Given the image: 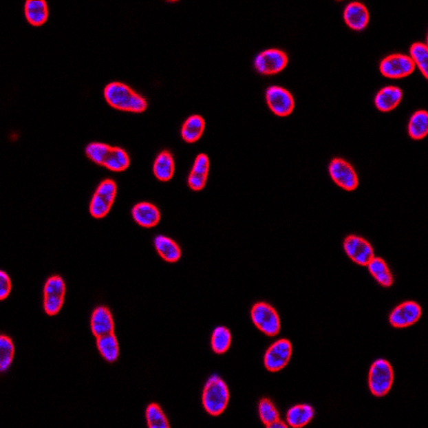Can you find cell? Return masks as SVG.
<instances>
[{
	"label": "cell",
	"mask_w": 428,
	"mask_h": 428,
	"mask_svg": "<svg viewBox=\"0 0 428 428\" xmlns=\"http://www.w3.org/2000/svg\"><path fill=\"white\" fill-rule=\"evenodd\" d=\"M104 98L113 109L130 113H144L148 107L144 96L123 83L114 82L104 88Z\"/></svg>",
	"instance_id": "1"
},
{
	"label": "cell",
	"mask_w": 428,
	"mask_h": 428,
	"mask_svg": "<svg viewBox=\"0 0 428 428\" xmlns=\"http://www.w3.org/2000/svg\"><path fill=\"white\" fill-rule=\"evenodd\" d=\"M229 400L231 393L226 383L220 376H211L202 390V400L204 409L210 416H221L226 410Z\"/></svg>",
	"instance_id": "2"
},
{
	"label": "cell",
	"mask_w": 428,
	"mask_h": 428,
	"mask_svg": "<svg viewBox=\"0 0 428 428\" xmlns=\"http://www.w3.org/2000/svg\"><path fill=\"white\" fill-rule=\"evenodd\" d=\"M394 383V370L385 359H378L370 368L368 389L376 397L389 394Z\"/></svg>",
	"instance_id": "3"
},
{
	"label": "cell",
	"mask_w": 428,
	"mask_h": 428,
	"mask_svg": "<svg viewBox=\"0 0 428 428\" xmlns=\"http://www.w3.org/2000/svg\"><path fill=\"white\" fill-rule=\"evenodd\" d=\"M250 318L254 325L267 336H277L281 332L279 313L267 302H257L254 304L250 310Z\"/></svg>",
	"instance_id": "4"
},
{
	"label": "cell",
	"mask_w": 428,
	"mask_h": 428,
	"mask_svg": "<svg viewBox=\"0 0 428 428\" xmlns=\"http://www.w3.org/2000/svg\"><path fill=\"white\" fill-rule=\"evenodd\" d=\"M117 183L106 179L96 188L89 205V212L94 219H103L111 211L117 195Z\"/></svg>",
	"instance_id": "5"
},
{
	"label": "cell",
	"mask_w": 428,
	"mask_h": 428,
	"mask_svg": "<svg viewBox=\"0 0 428 428\" xmlns=\"http://www.w3.org/2000/svg\"><path fill=\"white\" fill-rule=\"evenodd\" d=\"M65 290L67 287L61 275L48 277L43 289V308L46 315L59 314L65 304Z\"/></svg>",
	"instance_id": "6"
},
{
	"label": "cell",
	"mask_w": 428,
	"mask_h": 428,
	"mask_svg": "<svg viewBox=\"0 0 428 428\" xmlns=\"http://www.w3.org/2000/svg\"><path fill=\"white\" fill-rule=\"evenodd\" d=\"M288 55L279 48H269L256 56L254 67L259 74L271 76L284 71L288 65Z\"/></svg>",
	"instance_id": "7"
},
{
	"label": "cell",
	"mask_w": 428,
	"mask_h": 428,
	"mask_svg": "<svg viewBox=\"0 0 428 428\" xmlns=\"http://www.w3.org/2000/svg\"><path fill=\"white\" fill-rule=\"evenodd\" d=\"M381 74L391 80H400L409 76L416 70L411 58L405 54H391L381 61L379 65Z\"/></svg>",
	"instance_id": "8"
},
{
	"label": "cell",
	"mask_w": 428,
	"mask_h": 428,
	"mask_svg": "<svg viewBox=\"0 0 428 428\" xmlns=\"http://www.w3.org/2000/svg\"><path fill=\"white\" fill-rule=\"evenodd\" d=\"M292 344L287 339H281L273 343L266 352L264 364L267 371L277 373L283 371L291 360Z\"/></svg>",
	"instance_id": "9"
},
{
	"label": "cell",
	"mask_w": 428,
	"mask_h": 428,
	"mask_svg": "<svg viewBox=\"0 0 428 428\" xmlns=\"http://www.w3.org/2000/svg\"><path fill=\"white\" fill-rule=\"evenodd\" d=\"M330 177L339 188L347 192L356 191L359 186L358 173L352 164L342 158H335L330 162Z\"/></svg>",
	"instance_id": "10"
},
{
	"label": "cell",
	"mask_w": 428,
	"mask_h": 428,
	"mask_svg": "<svg viewBox=\"0 0 428 428\" xmlns=\"http://www.w3.org/2000/svg\"><path fill=\"white\" fill-rule=\"evenodd\" d=\"M266 101L270 111L279 117H288L296 107L294 96L286 88L281 86L268 87Z\"/></svg>",
	"instance_id": "11"
},
{
	"label": "cell",
	"mask_w": 428,
	"mask_h": 428,
	"mask_svg": "<svg viewBox=\"0 0 428 428\" xmlns=\"http://www.w3.org/2000/svg\"><path fill=\"white\" fill-rule=\"evenodd\" d=\"M343 246H344L347 256L358 266L366 267L368 262L375 257V253H374L371 243L356 235L346 237Z\"/></svg>",
	"instance_id": "12"
},
{
	"label": "cell",
	"mask_w": 428,
	"mask_h": 428,
	"mask_svg": "<svg viewBox=\"0 0 428 428\" xmlns=\"http://www.w3.org/2000/svg\"><path fill=\"white\" fill-rule=\"evenodd\" d=\"M421 317V306L416 301H406L391 312L389 323L396 329H405L416 325Z\"/></svg>",
	"instance_id": "13"
},
{
	"label": "cell",
	"mask_w": 428,
	"mask_h": 428,
	"mask_svg": "<svg viewBox=\"0 0 428 428\" xmlns=\"http://www.w3.org/2000/svg\"><path fill=\"white\" fill-rule=\"evenodd\" d=\"M344 21L347 26L354 32H362L370 23L367 8L358 1L348 3L344 10Z\"/></svg>",
	"instance_id": "14"
},
{
	"label": "cell",
	"mask_w": 428,
	"mask_h": 428,
	"mask_svg": "<svg viewBox=\"0 0 428 428\" xmlns=\"http://www.w3.org/2000/svg\"><path fill=\"white\" fill-rule=\"evenodd\" d=\"M90 329L96 339L115 332V323L111 310L106 306L94 308L90 318Z\"/></svg>",
	"instance_id": "15"
},
{
	"label": "cell",
	"mask_w": 428,
	"mask_h": 428,
	"mask_svg": "<svg viewBox=\"0 0 428 428\" xmlns=\"http://www.w3.org/2000/svg\"><path fill=\"white\" fill-rule=\"evenodd\" d=\"M209 169L210 160L207 154H198L193 164L192 171L188 178V186H190L191 190L198 192L205 188Z\"/></svg>",
	"instance_id": "16"
},
{
	"label": "cell",
	"mask_w": 428,
	"mask_h": 428,
	"mask_svg": "<svg viewBox=\"0 0 428 428\" xmlns=\"http://www.w3.org/2000/svg\"><path fill=\"white\" fill-rule=\"evenodd\" d=\"M132 217L135 223L144 228H152L157 226L161 220V212L157 206L150 202H140L132 209Z\"/></svg>",
	"instance_id": "17"
},
{
	"label": "cell",
	"mask_w": 428,
	"mask_h": 428,
	"mask_svg": "<svg viewBox=\"0 0 428 428\" xmlns=\"http://www.w3.org/2000/svg\"><path fill=\"white\" fill-rule=\"evenodd\" d=\"M403 96L404 94L400 87H383V89L379 90L376 94L375 101H374L376 109L381 113H390L400 105Z\"/></svg>",
	"instance_id": "18"
},
{
	"label": "cell",
	"mask_w": 428,
	"mask_h": 428,
	"mask_svg": "<svg viewBox=\"0 0 428 428\" xmlns=\"http://www.w3.org/2000/svg\"><path fill=\"white\" fill-rule=\"evenodd\" d=\"M154 248L164 261L169 264H176L180 260L182 252L178 243L175 242L169 237L159 235L153 240Z\"/></svg>",
	"instance_id": "19"
},
{
	"label": "cell",
	"mask_w": 428,
	"mask_h": 428,
	"mask_svg": "<svg viewBox=\"0 0 428 428\" xmlns=\"http://www.w3.org/2000/svg\"><path fill=\"white\" fill-rule=\"evenodd\" d=\"M315 409L308 404H299L289 408L286 423L292 428H302L313 421Z\"/></svg>",
	"instance_id": "20"
},
{
	"label": "cell",
	"mask_w": 428,
	"mask_h": 428,
	"mask_svg": "<svg viewBox=\"0 0 428 428\" xmlns=\"http://www.w3.org/2000/svg\"><path fill=\"white\" fill-rule=\"evenodd\" d=\"M25 17L32 26H42L48 19L47 3L44 0H27L25 3Z\"/></svg>",
	"instance_id": "21"
},
{
	"label": "cell",
	"mask_w": 428,
	"mask_h": 428,
	"mask_svg": "<svg viewBox=\"0 0 428 428\" xmlns=\"http://www.w3.org/2000/svg\"><path fill=\"white\" fill-rule=\"evenodd\" d=\"M205 119L200 115H192L184 121L181 129V136L184 142L194 144L200 140L205 132Z\"/></svg>",
	"instance_id": "22"
},
{
	"label": "cell",
	"mask_w": 428,
	"mask_h": 428,
	"mask_svg": "<svg viewBox=\"0 0 428 428\" xmlns=\"http://www.w3.org/2000/svg\"><path fill=\"white\" fill-rule=\"evenodd\" d=\"M96 347L102 358L109 363L117 361L120 356L118 339L116 336L115 332L96 337Z\"/></svg>",
	"instance_id": "23"
},
{
	"label": "cell",
	"mask_w": 428,
	"mask_h": 428,
	"mask_svg": "<svg viewBox=\"0 0 428 428\" xmlns=\"http://www.w3.org/2000/svg\"><path fill=\"white\" fill-rule=\"evenodd\" d=\"M366 267H367L372 277L381 286L385 287V288L392 286L393 283H394V277H393L390 268L387 267V262L383 258L375 256L371 261L368 262Z\"/></svg>",
	"instance_id": "24"
},
{
	"label": "cell",
	"mask_w": 428,
	"mask_h": 428,
	"mask_svg": "<svg viewBox=\"0 0 428 428\" xmlns=\"http://www.w3.org/2000/svg\"><path fill=\"white\" fill-rule=\"evenodd\" d=\"M175 173V161L173 154L164 150L158 156L153 163V175L158 180L167 182L171 180Z\"/></svg>",
	"instance_id": "25"
},
{
	"label": "cell",
	"mask_w": 428,
	"mask_h": 428,
	"mask_svg": "<svg viewBox=\"0 0 428 428\" xmlns=\"http://www.w3.org/2000/svg\"><path fill=\"white\" fill-rule=\"evenodd\" d=\"M104 167L115 173H120L130 167V158L128 152L120 147H111L105 161Z\"/></svg>",
	"instance_id": "26"
},
{
	"label": "cell",
	"mask_w": 428,
	"mask_h": 428,
	"mask_svg": "<svg viewBox=\"0 0 428 428\" xmlns=\"http://www.w3.org/2000/svg\"><path fill=\"white\" fill-rule=\"evenodd\" d=\"M408 134L414 140H422L428 134V114L424 109L416 111L408 123Z\"/></svg>",
	"instance_id": "27"
},
{
	"label": "cell",
	"mask_w": 428,
	"mask_h": 428,
	"mask_svg": "<svg viewBox=\"0 0 428 428\" xmlns=\"http://www.w3.org/2000/svg\"><path fill=\"white\" fill-rule=\"evenodd\" d=\"M231 342L233 336L228 328L220 325L213 330L211 335V348L214 354H226L231 348Z\"/></svg>",
	"instance_id": "28"
},
{
	"label": "cell",
	"mask_w": 428,
	"mask_h": 428,
	"mask_svg": "<svg viewBox=\"0 0 428 428\" xmlns=\"http://www.w3.org/2000/svg\"><path fill=\"white\" fill-rule=\"evenodd\" d=\"M409 57L414 61L416 67L420 69L426 80L428 78V47L422 42H414L409 48Z\"/></svg>",
	"instance_id": "29"
},
{
	"label": "cell",
	"mask_w": 428,
	"mask_h": 428,
	"mask_svg": "<svg viewBox=\"0 0 428 428\" xmlns=\"http://www.w3.org/2000/svg\"><path fill=\"white\" fill-rule=\"evenodd\" d=\"M146 420H147V425L149 428H169V424L167 416L164 414L160 405L152 403L148 405L146 409Z\"/></svg>",
	"instance_id": "30"
},
{
	"label": "cell",
	"mask_w": 428,
	"mask_h": 428,
	"mask_svg": "<svg viewBox=\"0 0 428 428\" xmlns=\"http://www.w3.org/2000/svg\"><path fill=\"white\" fill-rule=\"evenodd\" d=\"M14 344L8 335L0 336V372L6 373L12 364L14 358Z\"/></svg>",
	"instance_id": "31"
},
{
	"label": "cell",
	"mask_w": 428,
	"mask_h": 428,
	"mask_svg": "<svg viewBox=\"0 0 428 428\" xmlns=\"http://www.w3.org/2000/svg\"><path fill=\"white\" fill-rule=\"evenodd\" d=\"M258 414H259L260 420H261L262 424L270 427L272 424L279 420V412L277 410V406L275 403L272 402L270 398H262L259 400L258 404Z\"/></svg>",
	"instance_id": "32"
},
{
	"label": "cell",
	"mask_w": 428,
	"mask_h": 428,
	"mask_svg": "<svg viewBox=\"0 0 428 428\" xmlns=\"http://www.w3.org/2000/svg\"><path fill=\"white\" fill-rule=\"evenodd\" d=\"M111 147L109 145L103 144V142H92L87 146L85 152H86L87 157L89 158L94 163L103 167L104 161Z\"/></svg>",
	"instance_id": "33"
},
{
	"label": "cell",
	"mask_w": 428,
	"mask_h": 428,
	"mask_svg": "<svg viewBox=\"0 0 428 428\" xmlns=\"http://www.w3.org/2000/svg\"><path fill=\"white\" fill-rule=\"evenodd\" d=\"M12 289V283L7 272H0V300L5 301Z\"/></svg>",
	"instance_id": "34"
},
{
	"label": "cell",
	"mask_w": 428,
	"mask_h": 428,
	"mask_svg": "<svg viewBox=\"0 0 428 428\" xmlns=\"http://www.w3.org/2000/svg\"><path fill=\"white\" fill-rule=\"evenodd\" d=\"M288 427V424L285 423V422L281 421V419L277 420V422H275V423L272 424L271 426H270L269 428H287Z\"/></svg>",
	"instance_id": "35"
}]
</instances>
